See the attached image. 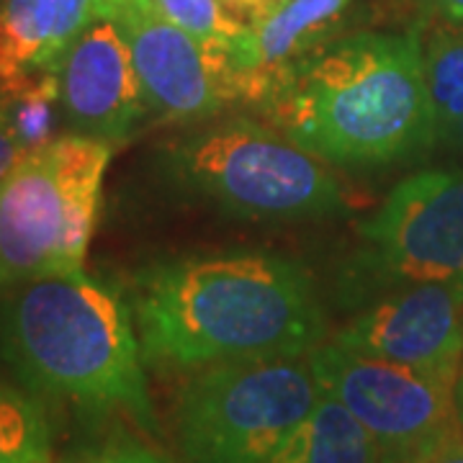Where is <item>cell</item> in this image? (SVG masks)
I'll return each mask as SVG.
<instances>
[{"label": "cell", "mask_w": 463, "mask_h": 463, "mask_svg": "<svg viewBox=\"0 0 463 463\" xmlns=\"http://www.w3.org/2000/svg\"><path fill=\"white\" fill-rule=\"evenodd\" d=\"M132 315L145 361L170 371L301 358L327 335L312 276L268 252L152 265L137 276Z\"/></svg>", "instance_id": "cell-1"}, {"label": "cell", "mask_w": 463, "mask_h": 463, "mask_svg": "<svg viewBox=\"0 0 463 463\" xmlns=\"http://www.w3.org/2000/svg\"><path fill=\"white\" fill-rule=\"evenodd\" d=\"M420 29L325 42L260 103L298 147L335 165H386L438 139Z\"/></svg>", "instance_id": "cell-2"}, {"label": "cell", "mask_w": 463, "mask_h": 463, "mask_svg": "<svg viewBox=\"0 0 463 463\" xmlns=\"http://www.w3.org/2000/svg\"><path fill=\"white\" fill-rule=\"evenodd\" d=\"M14 288L0 309V350L26 386L155 428L132 307L114 288L83 270Z\"/></svg>", "instance_id": "cell-3"}, {"label": "cell", "mask_w": 463, "mask_h": 463, "mask_svg": "<svg viewBox=\"0 0 463 463\" xmlns=\"http://www.w3.org/2000/svg\"><path fill=\"white\" fill-rule=\"evenodd\" d=\"M114 145L62 134L0 183V288L83 270Z\"/></svg>", "instance_id": "cell-4"}, {"label": "cell", "mask_w": 463, "mask_h": 463, "mask_svg": "<svg viewBox=\"0 0 463 463\" xmlns=\"http://www.w3.org/2000/svg\"><path fill=\"white\" fill-rule=\"evenodd\" d=\"M167 170L185 191L242 219H315L337 214L345 199L325 160L291 137L234 116L178 137Z\"/></svg>", "instance_id": "cell-5"}, {"label": "cell", "mask_w": 463, "mask_h": 463, "mask_svg": "<svg viewBox=\"0 0 463 463\" xmlns=\"http://www.w3.org/2000/svg\"><path fill=\"white\" fill-rule=\"evenodd\" d=\"M322 394L309 355L201 368L175 402L178 448L188 463H265Z\"/></svg>", "instance_id": "cell-6"}, {"label": "cell", "mask_w": 463, "mask_h": 463, "mask_svg": "<svg viewBox=\"0 0 463 463\" xmlns=\"http://www.w3.org/2000/svg\"><path fill=\"white\" fill-rule=\"evenodd\" d=\"M350 291L376 294L463 276V170H425L399 181L358 227Z\"/></svg>", "instance_id": "cell-7"}, {"label": "cell", "mask_w": 463, "mask_h": 463, "mask_svg": "<svg viewBox=\"0 0 463 463\" xmlns=\"http://www.w3.org/2000/svg\"><path fill=\"white\" fill-rule=\"evenodd\" d=\"M319 386L353 414L379 448L381 463H417L456 430V373L392 364L322 343L309 353Z\"/></svg>", "instance_id": "cell-8"}, {"label": "cell", "mask_w": 463, "mask_h": 463, "mask_svg": "<svg viewBox=\"0 0 463 463\" xmlns=\"http://www.w3.org/2000/svg\"><path fill=\"white\" fill-rule=\"evenodd\" d=\"M109 18L129 44L149 114L199 121L230 103V54L206 50L152 0H121Z\"/></svg>", "instance_id": "cell-9"}, {"label": "cell", "mask_w": 463, "mask_h": 463, "mask_svg": "<svg viewBox=\"0 0 463 463\" xmlns=\"http://www.w3.org/2000/svg\"><path fill=\"white\" fill-rule=\"evenodd\" d=\"M335 343L381 361L456 373L463 355V276L394 288L340 327Z\"/></svg>", "instance_id": "cell-10"}, {"label": "cell", "mask_w": 463, "mask_h": 463, "mask_svg": "<svg viewBox=\"0 0 463 463\" xmlns=\"http://www.w3.org/2000/svg\"><path fill=\"white\" fill-rule=\"evenodd\" d=\"M60 114L72 134L124 142L147 106L132 52L114 18H93L54 65Z\"/></svg>", "instance_id": "cell-11"}, {"label": "cell", "mask_w": 463, "mask_h": 463, "mask_svg": "<svg viewBox=\"0 0 463 463\" xmlns=\"http://www.w3.org/2000/svg\"><path fill=\"white\" fill-rule=\"evenodd\" d=\"M353 0H286L230 52V96L260 106L283 75L327 42Z\"/></svg>", "instance_id": "cell-12"}, {"label": "cell", "mask_w": 463, "mask_h": 463, "mask_svg": "<svg viewBox=\"0 0 463 463\" xmlns=\"http://www.w3.org/2000/svg\"><path fill=\"white\" fill-rule=\"evenodd\" d=\"M67 47L60 0H0V99L54 70Z\"/></svg>", "instance_id": "cell-13"}, {"label": "cell", "mask_w": 463, "mask_h": 463, "mask_svg": "<svg viewBox=\"0 0 463 463\" xmlns=\"http://www.w3.org/2000/svg\"><path fill=\"white\" fill-rule=\"evenodd\" d=\"M265 463H381V453L364 425L325 392Z\"/></svg>", "instance_id": "cell-14"}, {"label": "cell", "mask_w": 463, "mask_h": 463, "mask_svg": "<svg viewBox=\"0 0 463 463\" xmlns=\"http://www.w3.org/2000/svg\"><path fill=\"white\" fill-rule=\"evenodd\" d=\"M422 47L435 134L443 139L463 116V24L443 21Z\"/></svg>", "instance_id": "cell-15"}, {"label": "cell", "mask_w": 463, "mask_h": 463, "mask_svg": "<svg viewBox=\"0 0 463 463\" xmlns=\"http://www.w3.org/2000/svg\"><path fill=\"white\" fill-rule=\"evenodd\" d=\"M52 430L39 402L0 381V463H50Z\"/></svg>", "instance_id": "cell-16"}, {"label": "cell", "mask_w": 463, "mask_h": 463, "mask_svg": "<svg viewBox=\"0 0 463 463\" xmlns=\"http://www.w3.org/2000/svg\"><path fill=\"white\" fill-rule=\"evenodd\" d=\"M157 11L183 32L199 39L206 50L230 54L237 39L248 32L242 21L232 16L222 0H152Z\"/></svg>", "instance_id": "cell-17"}, {"label": "cell", "mask_w": 463, "mask_h": 463, "mask_svg": "<svg viewBox=\"0 0 463 463\" xmlns=\"http://www.w3.org/2000/svg\"><path fill=\"white\" fill-rule=\"evenodd\" d=\"M3 100L8 106V114L14 118L18 139L24 142L26 152L50 142L54 114L60 109V83L54 70L36 75L18 93Z\"/></svg>", "instance_id": "cell-18"}, {"label": "cell", "mask_w": 463, "mask_h": 463, "mask_svg": "<svg viewBox=\"0 0 463 463\" xmlns=\"http://www.w3.org/2000/svg\"><path fill=\"white\" fill-rule=\"evenodd\" d=\"M65 463H178L167 458L165 453L145 446L132 438H111L99 446L83 448Z\"/></svg>", "instance_id": "cell-19"}, {"label": "cell", "mask_w": 463, "mask_h": 463, "mask_svg": "<svg viewBox=\"0 0 463 463\" xmlns=\"http://www.w3.org/2000/svg\"><path fill=\"white\" fill-rule=\"evenodd\" d=\"M24 152H26V147L18 139L14 118L8 114V106H5V100L0 99V183L14 170L18 160L24 157Z\"/></svg>", "instance_id": "cell-20"}, {"label": "cell", "mask_w": 463, "mask_h": 463, "mask_svg": "<svg viewBox=\"0 0 463 463\" xmlns=\"http://www.w3.org/2000/svg\"><path fill=\"white\" fill-rule=\"evenodd\" d=\"M283 3H286V0H222V5H224L237 21H242L245 26L258 24L260 18L268 16L270 11H276Z\"/></svg>", "instance_id": "cell-21"}, {"label": "cell", "mask_w": 463, "mask_h": 463, "mask_svg": "<svg viewBox=\"0 0 463 463\" xmlns=\"http://www.w3.org/2000/svg\"><path fill=\"white\" fill-rule=\"evenodd\" d=\"M417 463H463V432L461 428L450 430L435 446L420 458Z\"/></svg>", "instance_id": "cell-22"}, {"label": "cell", "mask_w": 463, "mask_h": 463, "mask_svg": "<svg viewBox=\"0 0 463 463\" xmlns=\"http://www.w3.org/2000/svg\"><path fill=\"white\" fill-rule=\"evenodd\" d=\"M438 16L450 24H463V0H425Z\"/></svg>", "instance_id": "cell-23"}, {"label": "cell", "mask_w": 463, "mask_h": 463, "mask_svg": "<svg viewBox=\"0 0 463 463\" xmlns=\"http://www.w3.org/2000/svg\"><path fill=\"white\" fill-rule=\"evenodd\" d=\"M453 407H456V422L463 432V355L456 371V381H453Z\"/></svg>", "instance_id": "cell-24"}, {"label": "cell", "mask_w": 463, "mask_h": 463, "mask_svg": "<svg viewBox=\"0 0 463 463\" xmlns=\"http://www.w3.org/2000/svg\"><path fill=\"white\" fill-rule=\"evenodd\" d=\"M446 142H453V145H458V147H463V116L453 124V129L443 137Z\"/></svg>", "instance_id": "cell-25"}, {"label": "cell", "mask_w": 463, "mask_h": 463, "mask_svg": "<svg viewBox=\"0 0 463 463\" xmlns=\"http://www.w3.org/2000/svg\"><path fill=\"white\" fill-rule=\"evenodd\" d=\"M93 3H96V14H99V16L109 18L111 16V11H114L121 0H93Z\"/></svg>", "instance_id": "cell-26"}]
</instances>
